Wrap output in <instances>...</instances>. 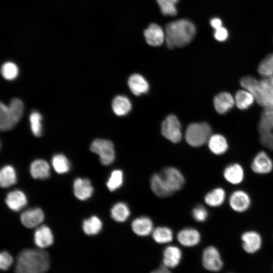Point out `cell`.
<instances>
[{
	"label": "cell",
	"instance_id": "obj_9",
	"mask_svg": "<svg viewBox=\"0 0 273 273\" xmlns=\"http://www.w3.org/2000/svg\"><path fill=\"white\" fill-rule=\"evenodd\" d=\"M202 262L204 267L210 271H219L222 266V262L218 251L215 247L211 246L204 249Z\"/></svg>",
	"mask_w": 273,
	"mask_h": 273
},
{
	"label": "cell",
	"instance_id": "obj_42",
	"mask_svg": "<svg viewBox=\"0 0 273 273\" xmlns=\"http://www.w3.org/2000/svg\"><path fill=\"white\" fill-rule=\"evenodd\" d=\"M214 37L215 39L218 41H224L229 37L228 31L222 26L216 29H215Z\"/></svg>",
	"mask_w": 273,
	"mask_h": 273
},
{
	"label": "cell",
	"instance_id": "obj_41",
	"mask_svg": "<svg viewBox=\"0 0 273 273\" xmlns=\"http://www.w3.org/2000/svg\"><path fill=\"white\" fill-rule=\"evenodd\" d=\"M13 259L6 251H3L0 254V267L2 270H7L12 265Z\"/></svg>",
	"mask_w": 273,
	"mask_h": 273
},
{
	"label": "cell",
	"instance_id": "obj_11",
	"mask_svg": "<svg viewBox=\"0 0 273 273\" xmlns=\"http://www.w3.org/2000/svg\"><path fill=\"white\" fill-rule=\"evenodd\" d=\"M44 219V213L40 208H32L25 211L20 216L22 223L27 228H33L39 225Z\"/></svg>",
	"mask_w": 273,
	"mask_h": 273
},
{
	"label": "cell",
	"instance_id": "obj_22",
	"mask_svg": "<svg viewBox=\"0 0 273 273\" xmlns=\"http://www.w3.org/2000/svg\"><path fill=\"white\" fill-rule=\"evenodd\" d=\"M128 85L133 94L140 96L146 93L149 88L148 82L145 78L138 74L131 75L128 80Z\"/></svg>",
	"mask_w": 273,
	"mask_h": 273
},
{
	"label": "cell",
	"instance_id": "obj_44",
	"mask_svg": "<svg viewBox=\"0 0 273 273\" xmlns=\"http://www.w3.org/2000/svg\"><path fill=\"white\" fill-rule=\"evenodd\" d=\"M151 273H171V272L168 267L162 264L157 269L152 271Z\"/></svg>",
	"mask_w": 273,
	"mask_h": 273
},
{
	"label": "cell",
	"instance_id": "obj_31",
	"mask_svg": "<svg viewBox=\"0 0 273 273\" xmlns=\"http://www.w3.org/2000/svg\"><path fill=\"white\" fill-rule=\"evenodd\" d=\"M225 198V192L221 188H217L208 193L204 197L206 204L211 207L221 205Z\"/></svg>",
	"mask_w": 273,
	"mask_h": 273
},
{
	"label": "cell",
	"instance_id": "obj_16",
	"mask_svg": "<svg viewBox=\"0 0 273 273\" xmlns=\"http://www.w3.org/2000/svg\"><path fill=\"white\" fill-rule=\"evenodd\" d=\"M34 241L39 248L42 249L52 245L54 236L50 228L46 225L37 228L34 234Z\"/></svg>",
	"mask_w": 273,
	"mask_h": 273
},
{
	"label": "cell",
	"instance_id": "obj_32",
	"mask_svg": "<svg viewBox=\"0 0 273 273\" xmlns=\"http://www.w3.org/2000/svg\"><path fill=\"white\" fill-rule=\"evenodd\" d=\"M130 215V210L124 203L118 202L114 204L111 209V216L117 222L125 221Z\"/></svg>",
	"mask_w": 273,
	"mask_h": 273
},
{
	"label": "cell",
	"instance_id": "obj_1",
	"mask_svg": "<svg viewBox=\"0 0 273 273\" xmlns=\"http://www.w3.org/2000/svg\"><path fill=\"white\" fill-rule=\"evenodd\" d=\"M185 184L181 172L173 167L164 168L159 173H154L150 180L153 192L159 197H167L180 190Z\"/></svg>",
	"mask_w": 273,
	"mask_h": 273
},
{
	"label": "cell",
	"instance_id": "obj_6",
	"mask_svg": "<svg viewBox=\"0 0 273 273\" xmlns=\"http://www.w3.org/2000/svg\"><path fill=\"white\" fill-rule=\"evenodd\" d=\"M211 135L212 129L207 123H193L188 126L185 139L190 146L198 147L207 143Z\"/></svg>",
	"mask_w": 273,
	"mask_h": 273
},
{
	"label": "cell",
	"instance_id": "obj_39",
	"mask_svg": "<svg viewBox=\"0 0 273 273\" xmlns=\"http://www.w3.org/2000/svg\"><path fill=\"white\" fill-rule=\"evenodd\" d=\"M193 218L198 222H203L208 217V211L202 205H198L192 211Z\"/></svg>",
	"mask_w": 273,
	"mask_h": 273
},
{
	"label": "cell",
	"instance_id": "obj_2",
	"mask_svg": "<svg viewBox=\"0 0 273 273\" xmlns=\"http://www.w3.org/2000/svg\"><path fill=\"white\" fill-rule=\"evenodd\" d=\"M50 265V258L42 249H25L18 254L15 273H46Z\"/></svg>",
	"mask_w": 273,
	"mask_h": 273
},
{
	"label": "cell",
	"instance_id": "obj_45",
	"mask_svg": "<svg viewBox=\"0 0 273 273\" xmlns=\"http://www.w3.org/2000/svg\"><path fill=\"white\" fill-rule=\"evenodd\" d=\"M265 58L267 61L272 70H273V53L266 56Z\"/></svg>",
	"mask_w": 273,
	"mask_h": 273
},
{
	"label": "cell",
	"instance_id": "obj_15",
	"mask_svg": "<svg viewBox=\"0 0 273 273\" xmlns=\"http://www.w3.org/2000/svg\"><path fill=\"white\" fill-rule=\"evenodd\" d=\"M213 104L218 113L225 114L234 107L235 104V99L228 92H221L214 98Z\"/></svg>",
	"mask_w": 273,
	"mask_h": 273
},
{
	"label": "cell",
	"instance_id": "obj_26",
	"mask_svg": "<svg viewBox=\"0 0 273 273\" xmlns=\"http://www.w3.org/2000/svg\"><path fill=\"white\" fill-rule=\"evenodd\" d=\"M17 182V173L14 167L7 165L2 167L0 171V184L2 188H8Z\"/></svg>",
	"mask_w": 273,
	"mask_h": 273
},
{
	"label": "cell",
	"instance_id": "obj_12",
	"mask_svg": "<svg viewBox=\"0 0 273 273\" xmlns=\"http://www.w3.org/2000/svg\"><path fill=\"white\" fill-rule=\"evenodd\" d=\"M144 34L147 42L153 47L161 45L165 40V32L157 24L150 25L145 29Z\"/></svg>",
	"mask_w": 273,
	"mask_h": 273
},
{
	"label": "cell",
	"instance_id": "obj_40",
	"mask_svg": "<svg viewBox=\"0 0 273 273\" xmlns=\"http://www.w3.org/2000/svg\"><path fill=\"white\" fill-rule=\"evenodd\" d=\"M259 141L266 148L273 150V131L259 133Z\"/></svg>",
	"mask_w": 273,
	"mask_h": 273
},
{
	"label": "cell",
	"instance_id": "obj_18",
	"mask_svg": "<svg viewBox=\"0 0 273 273\" xmlns=\"http://www.w3.org/2000/svg\"><path fill=\"white\" fill-rule=\"evenodd\" d=\"M241 239L244 250L249 253H253L258 251L261 245V238L260 235L254 231H248L242 234Z\"/></svg>",
	"mask_w": 273,
	"mask_h": 273
},
{
	"label": "cell",
	"instance_id": "obj_30",
	"mask_svg": "<svg viewBox=\"0 0 273 273\" xmlns=\"http://www.w3.org/2000/svg\"><path fill=\"white\" fill-rule=\"evenodd\" d=\"M102 222L98 216L93 215L82 222V230L87 235H95L102 230Z\"/></svg>",
	"mask_w": 273,
	"mask_h": 273
},
{
	"label": "cell",
	"instance_id": "obj_36",
	"mask_svg": "<svg viewBox=\"0 0 273 273\" xmlns=\"http://www.w3.org/2000/svg\"><path fill=\"white\" fill-rule=\"evenodd\" d=\"M179 0H156L161 13L165 16H174L177 14L176 5Z\"/></svg>",
	"mask_w": 273,
	"mask_h": 273
},
{
	"label": "cell",
	"instance_id": "obj_33",
	"mask_svg": "<svg viewBox=\"0 0 273 273\" xmlns=\"http://www.w3.org/2000/svg\"><path fill=\"white\" fill-rule=\"evenodd\" d=\"M52 163L54 169L58 174L66 173L70 169L69 161L62 154L55 155L52 158Z\"/></svg>",
	"mask_w": 273,
	"mask_h": 273
},
{
	"label": "cell",
	"instance_id": "obj_3",
	"mask_svg": "<svg viewBox=\"0 0 273 273\" xmlns=\"http://www.w3.org/2000/svg\"><path fill=\"white\" fill-rule=\"evenodd\" d=\"M241 86L254 96L255 101L264 109L273 108V76L260 80L252 76L243 77Z\"/></svg>",
	"mask_w": 273,
	"mask_h": 273
},
{
	"label": "cell",
	"instance_id": "obj_43",
	"mask_svg": "<svg viewBox=\"0 0 273 273\" xmlns=\"http://www.w3.org/2000/svg\"><path fill=\"white\" fill-rule=\"evenodd\" d=\"M210 23L211 27L214 30L222 26V22L221 20L217 17L211 19Z\"/></svg>",
	"mask_w": 273,
	"mask_h": 273
},
{
	"label": "cell",
	"instance_id": "obj_7",
	"mask_svg": "<svg viewBox=\"0 0 273 273\" xmlns=\"http://www.w3.org/2000/svg\"><path fill=\"white\" fill-rule=\"evenodd\" d=\"M90 150L99 156L100 162L104 165L111 164L115 159L114 145L110 141L97 139L90 144Z\"/></svg>",
	"mask_w": 273,
	"mask_h": 273
},
{
	"label": "cell",
	"instance_id": "obj_14",
	"mask_svg": "<svg viewBox=\"0 0 273 273\" xmlns=\"http://www.w3.org/2000/svg\"><path fill=\"white\" fill-rule=\"evenodd\" d=\"M229 203L234 211L242 212L249 207L251 200L249 196L245 192L238 190L232 194L229 199Z\"/></svg>",
	"mask_w": 273,
	"mask_h": 273
},
{
	"label": "cell",
	"instance_id": "obj_25",
	"mask_svg": "<svg viewBox=\"0 0 273 273\" xmlns=\"http://www.w3.org/2000/svg\"><path fill=\"white\" fill-rule=\"evenodd\" d=\"M153 223L146 216H141L135 218L131 223L133 232L137 235L146 236L153 231Z\"/></svg>",
	"mask_w": 273,
	"mask_h": 273
},
{
	"label": "cell",
	"instance_id": "obj_5",
	"mask_svg": "<svg viewBox=\"0 0 273 273\" xmlns=\"http://www.w3.org/2000/svg\"><path fill=\"white\" fill-rule=\"evenodd\" d=\"M24 110L22 102L18 98L11 100L8 106L0 104V129L3 131L12 129L21 118Z\"/></svg>",
	"mask_w": 273,
	"mask_h": 273
},
{
	"label": "cell",
	"instance_id": "obj_21",
	"mask_svg": "<svg viewBox=\"0 0 273 273\" xmlns=\"http://www.w3.org/2000/svg\"><path fill=\"white\" fill-rule=\"evenodd\" d=\"M177 240L183 246H194L198 244L200 240L199 232L192 228H187L181 230L177 234Z\"/></svg>",
	"mask_w": 273,
	"mask_h": 273
},
{
	"label": "cell",
	"instance_id": "obj_34",
	"mask_svg": "<svg viewBox=\"0 0 273 273\" xmlns=\"http://www.w3.org/2000/svg\"><path fill=\"white\" fill-rule=\"evenodd\" d=\"M152 236L157 243L161 244L170 242L173 239L171 230L167 227L157 228L153 231Z\"/></svg>",
	"mask_w": 273,
	"mask_h": 273
},
{
	"label": "cell",
	"instance_id": "obj_35",
	"mask_svg": "<svg viewBox=\"0 0 273 273\" xmlns=\"http://www.w3.org/2000/svg\"><path fill=\"white\" fill-rule=\"evenodd\" d=\"M123 173L122 170L115 169L113 170L107 181L106 186L108 190L113 192L119 189L122 185Z\"/></svg>",
	"mask_w": 273,
	"mask_h": 273
},
{
	"label": "cell",
	"instance_id": "obj_13",
	"mask_svg": "<svg viewBox=\"0 0 273 273\" xmlns=\"http://www.w3.org/2000/svg\"><path fill=\"white\" fill-rule=\"evenodd\" d=\"M94 188L88 178L78 177L73 183V193L76 198L84 201L90 198Z\"/></svg>",
	"mask_w": 273,
	"mask_h": 273
},
{
	"label": "cell",
	"instance_id": "obj_28",
	"mask_svg": "<svg viewBox=\"0 0 273 273\" xmlns=\"http://www.w3.org/2000/svg\"><path fill=\"white\" fill-rule=\"evenodd\" d=\"M234 99L237 108L242 110L250 108L255 101L252 94L246 89L238 90L236 93Z\"/></svg>",
	"mask_w": 273,
	"mask_h": 273
},
{
	"label": "cell",
	"instance_id": "obj_4",
	"mask_svg": "<svg viewBox=\"0 0 273 273\" xmlns=\"http://www.w3.org/2000/svg\"><path fill=\"white\" fill-rule=\"evenodd\" d=\"M165 32L167 46L171 49L188 44L194 38L196 29L192 22L182 19L168 23Z\"/></svg>",
	"mask_w": 273,
	"mask_h": 273
},
{
	"label": "cell",
	"instance_id": "obj_8",
	"mask_svg": "<svg viewBox=\"0 0 273 273\" xmlns=\"http://www.w3.org/2000/svg\"><path fill=\"white\" fill-rule=\"evenodd\" d=\"M161 132L165 138L172 143H177L181 140L180 124L175 115H169L163 121Z\"/></svg>",
	"mask_w": 273,
	"mask_h": 273
},
{
	"label": "cell",
	"instance_id": "obj_17",
	"mask_svg": "<svg viewBox=\"0 0 273 273\" xmlns=\"http://www.w3.org/2000/svg\"><path fill=\"white\" fill-rule=\"evenodd\" d=\"M5 202L11 210L18 211L26 206L27 198L23 191L15 190L8 193L5 198Z\"/></svg>",
	"mask_w": 273,
	"mask_h": 273
},
{
	"label": "cell",
	"instance_id": "obj_19",
	"mask_svg": "<svg viewBox=\"0 0 273 273\" xmlns=\"http://www.w3.org/2000/svg\"><path fill=\"white\" fill-rule=\"evenodd\" d=\"M29 169L31 176L34 179H46L50 176V165L43 159H36L32 161Z\"/></svg>",
	"mask_w": 273,
	"mask_h": 273
},
{
	"label": "cell",
	"instance_id": "obj_23",
	"mask_svg": "<svg viewBox=\"0 0 273 273\" xmlns=\"http://www.w3.org/2000/svg\"><path fill=\"white\" fill-rule=\"evenodd\" d=\"M207 143L209 150L215 155H222L225 153L228 149L226 139L220 134H212Z\"/></svg>",
	"mask_w": 273,
	"mask_h": 273
},
{
	"label": "cell",
	"instance_id": "obj_24",
	"mask_svg": "<svg viewBox=\"0 0 273 273\" xmlns=\"http://www.w3.org/2000/svg\"><path fill=\"white\" fill-rule=\"evenodd\" d=\"M181 257L180 250L176 246H169L163 252V265L169 268H174L179 263Z\"/></svg>",
	"mask_w": 273,
	"mask_h": 273
},
{
	"label": "cell",
	"instance_id": "obj_29",
	"mask_svg": "<svg viewBox=\"0 0 273 273\" xmlns=\"http://www.w3.org/2000/svg\"><path fill=\"white\" fill-rule=\"evenodd\" d=\"M259 133L273 131V108L264 109L258 123Z\"/></svg>",
	"mask_w": 273,
	"mask_h": 273
},
{
	"label": "cell",
	"instance_id": "obj_37",
	"mask_svg": "<svg viewBox=\"0 0 273 273\" xmlns=\"http://www.w3.org/2000/svg\"><path fill=\"white\" fill-rule=\"evenodd\" d=\"M19 73L17 66L12 62H7L3 64L1 67V74L3 77L8 80L15 79Z\"/></svg>",
	"mask_w": 273,
	"mask_h": 273
},
{
	"label": "cell",
	"instance_id": "obj_20",
	"mask_svg": "<svg viewBox=\"0 0 273 273\" xmlns=\"http://www.w3.org/2000/svg\"><path fill=\"white\" fill-rule=\"evenodd\" d=\"M244 170L238 163L231 164L224 168L223 176L230 183L237 185L241 183L244 178Z\"/></svg>",
	"mask_w": 273,
	"mask_h": 273
},
{
	"label": "cell",
	"instance_id": "obj_38",
	"mask_svg": "<svg viewBox=\"0 0 273 273\" xmlns=\"http://www.w3.org/2000/svg\"><path fill=\"white\" fill-rule=\"evenodd\" d=\"M41 119V114L37 112H32L29 116L31 131L36 137L40 136L42 134Z\"/></svg>",
	"mask_w": 273,
	"mask_h": 273
},
{
	"label": "cell",
	"instance_id": "obj_10",
	"mask_svg": "<svg viewBox=\"0 0 273 273\" xmlns=\"http://www.w3.org/2000/svg\"><path fill=\"white\" fill-rule=\"evenodd\" d=\"M273 168V163L269 156L264 151H260L254 157L252 164V170L258 174H267Z\"/></svg>",
	"mask_w": 273,
	"mask_h": 273
},
{
	"label": "cell",
	"instance_id": "obj_27",
	"mask_svg": "<svg viewBox=\"0 0 273 273\" xmlns=\"http://www.w3.org/2000/svg\"><path fill=\"white\" fill-rule=\"evenodd\" d=\"M112 109L118 116H124L131 110V104L129 99L123 96H117L113 100Z\"/></svg>",
	"mask_w": 273,
	"mask_h": 273
}]
</instances>
